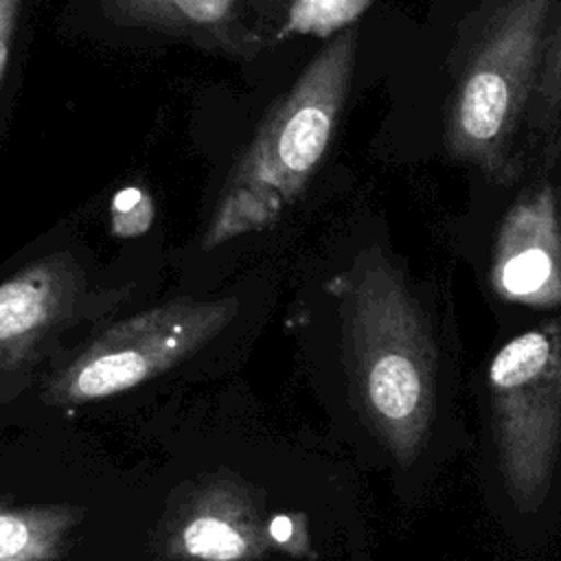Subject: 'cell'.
<instances>
[{"label": "cell", "instance_id": "obj_14", "mask_svg": "<svg viewBox=\"0 0 561 561\" xmlns=\"http://www.w3.org/2000/svg\"><path fill=\"white\" fill-rule=\"evenodd\" d=\"M22 7H24V0H0V85L9 68V57H11Z\"/></svg>", "mask_w": 561, "mask_h": 561}, {"label": "cell", "instance_id": "obj_2", "mask_svg": "<svg viewBox=\"0 0 561 561\" xmlns=\"http://www.w3.org/2000/svg\"><path fill=\"white\" fill-rule=\"evenodd\" d=\"M357 50L355 26L331 37L270 110L232 167L204 250L270 228L305 191L344 107Z\"/></svg>", "mask_w": 561, "mask_h": 561}, {"label": "cell", "instance_id": "obj_6", "mask_svg": "<svg viewBox=\"0 0 561 561\" xmlns=\"http://www.w3.org/2000/svg\"><path fill=\"white\" fill-rule=\"evenodd\" d=\"M493 291L515 305H561V228L552 188L541 184L508 208L489 267Z\"/></svg>", "mask_w": 561, "mask_h": 561}, {"label": "cell", "instance_id": "obj_4", "mask_svg": "<svg viewBox=\"0 0 561 561\" xmlns=\"http://www.w3.org/2000/svg\"><path fill=\"white\" fill-rule=\"evenodd\" d=\"M554 0H504L469 59L447 107L445 145L493 182L517 175L513 136L528 110L548 39Z\"/></svg>", "mask_w": 561, "mask_h": 561}, {"label": "cell", "instance_id": "obj_8", "mask_svg": "<svg viewBox=\"0 0 561 561\" xmlns=\"http://www.w3.org/2000/svg\"><path fill=\"white\" fill-rule=\"evenodd\" d=\"M267 543L252 493L232 478H215L173 513L164 550L175 561H259Z\"/></svg>", "mask_w": 561, "mask_h": 561}, {"label": "cell", "instance_id": "obj_12", "mask_svg": "<svg viewBox=\"0 0 561 561\" xmlns=\"http://www.w3.org/2000/svg\"><path fill=\"white\" fill-rule=\"evenodd\" d=\"M375 0H289L287 18L280 24L276 39L289 35H316L331 39L351 28Z\"/></svg>", "mask_w": 561, "mask_h": 561}, {"label": "cell", "instance_id": "obj_9", "mask_svg": "<svg viewBox=\"0 0 561 561\" xmlns=\"http://www.w3.org/2000/svg\"><path fill=\"white\" fill-rule=\"evenodd\" d=\"M254 0H105L121 26L162 31L234 53L254 42L243 22Z\"/></svg>", "mask_w": 561, "mask_h": 561}, {"label": "cell", "instance_id": "obj_11", "mask_svg": "<svg viewBox=\"0 0 561 561\" xmlns=\"http://www.w3.org/2000/svg\"><path fill=\"white\" fill-rule=\"evenodd\" d=\"M526 114L528 131L539 145L541 158L552 160L557 156L561 131V22L546 39L539 75Z\"/></svg>", "mask_w": 561, "mask_h": 561}, {"label": "cell", "instance_id": "obj_3", "mask_svg": "<svg viewBox=\"0 0 561 561\" xmlns=\"http://www.w3.org/2000/svg\"><path fill=\"white\" fill-rule=\"evenodd\" d=\"M484 440L495 486L535 513L561 484V322L506 340L484 370Z\"/></svg>", "mask_w": 561, "mask_h": 561}, {"label": "cell", "instance_id": "obj_1", "mask_svg": "<svg viewBox=\"0 0 561 561\" xmlns=\"http://www.w3.org/2000/svg\"><path fill=\"white\" fill-rule=\"evenodd\" d=\"M337 298L353 394L373 434L401 467H416L438 436V357L403 274L362 250L327 283Z\"/></svg>", "mask_w": 561, "mask_h": 561}, {"label": "cell", "instance_id": "obj_7", "mask_svg": "<svg viewBox=\"0 0 561 561\" xmlns=\"http://www.w3.org/2000/svg\"><path fill=\"white\" fill-rule=\"evenodd\" d=\"M85 274L59 252L35 259L0 283V370L28 364L68 327L83 302Z\"/></svg>", "mask_w": 561, "mask_h": 561}, {"label": "cell", "instance_id": "obj_5", "mask_svg": "<svg viewBox=\"0 0 561 561\" xmlns=\"http://www.w3.org/2000/svg\"><path fill=\"white\" fill-rule=\"evenodd\" d=\"M234 311L232 298H178L118 320L53 375L46 401L68 408L131 390L210 342Z\"/></svg>", "mask_w": 561, "mask_h": 561}, {"label": "cell", "instance_id": "obj_13", "mask_svg": "<svg viewBox=\"0 0 561 561\" xmlns=\"http://www.w3.org/2000/svg\"><path fill=\"white\" fill-rule=\"evenodd\" d=\"M153 199L140 186L121 188L110 202V230L118 239L142 237L153 224Z\"/></svg>", "mask_w": 561, "mask_h": 561}, {"label": "cell", "instance_id": "obj_10", "mask_svg": "<svg viewBox=\"0 0 561 561\" xmlns=\"http://www.w3.org/2000/svg\"><path fill=\"white\" fill-rule=\"evenodd\" d=\"M81 517L72 504L0 502V561H59Z\"/></svg>", "mask_w": 561, "mask_h": 561}]
</instances>
